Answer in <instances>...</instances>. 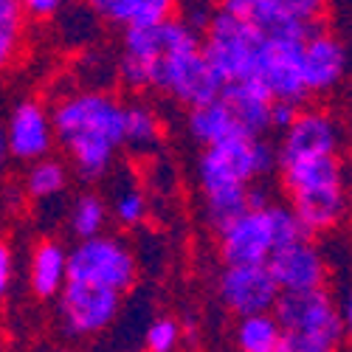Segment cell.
Returning <instances> with one entry per match:
<instances>
[{"label": "cell", "instance_id": "obj_16", "mask_svg": "<svg viewBox=\"0 0 352 352\" xmlns=\"http://www.w3.org/2000/svg\"><path fill=\"white\" fill-rule=\"evenodd\" d=\"M220 99L228 104L234 124H237L240 135L248 138H268L271 133V107L274 99L256 79H240L223 85Z\"/></svg>", "mask_w": 352, "mask_h": 352}, {"label": "cell", "instance_id": "obj_8", "mask_svg": "<svg viewBox=\"0 0 352 352\" xmlns=\"http://www.w3.org/2000/svg\"><path fill=\"white\" fill-rule=\"evenodd\" d=\"M274 203L265 209H248L217 231L223 265H265L271 259V254L279 248Z\"/></svg>", "mask_w": 352, "mask_h": 352}, {"label": "cell", "instance_id": "obj_22", "mask_svg": "<svg viewBox=\"0 0 352 352\" xmlns=\"http://www.w3.org/2000/svg\"><path fill=\"white\" fill-rule=\"evenodd\" d=\"M68 184H71V166L56 155H48L25 166L20 192L34 203H48L54 197H60L68 189Z\"/></svg>", "mask_w": 352, "mask_h": 352}, {"label": "cell", "instance_id": "obj_30", "mask_svg": "<svg viewBox=\"0 0 352 352\" xmlns=\"http://www.w3.org/2000/svg\"><path fill=\"white\" fill-rule=\"evenodd\" d=\"M271 3L287 20L316 28V25H324V14H327L330 0H271Z\"/></svg>", "mask_w": 352, "mask_h": 352}, {"label": "cell", "instance_id": "obj_36", "mask_svg": "<svg viewBox=\"0 0 352 352\" xmlns=\"http://www.w3.org/2000/svg\"><path fill=\"white\" fill-rule=\"evenodd\" d=\"M274 200L276 197L271 195V186H265L262 181L248 186V209H265V206H271Z\"/></svg>", "mask_w": 352, "mask_h": 352}, {"label": "cell", "instance_id": "obj_40", "mask_svg": "<svg viewBox=\"0 0 352 352\" xmlns=\"http://www.w3.org/2000/svg\"><path fill=\"white\" fill-rule=\"evenodd\" d=\"M0 352H6V349H3V346H0Z\"/></svg>", "mask_w": 352, "mask_h": 352}, {"label": "cell", "instance_id": "obj_25", "mask_svg": "<svg viewBox=\"0 0 352 352\" xmlns=\"http://www.w3.org/2000/svg\"><path fill=\"white\" fill-rule=\"evenodd\" d=\"M200 212H203V220H206V226L217 234L234 217H240L243 212H248V186L200 192Z\"/></svg>", "mask_w": 352, "mask_h": 352}, {"label": "cell", "instance_id": "obj_13", "mask_svg": "<svg viewBox=\"0 0 352 352\" xmlns=\"http://www.w3.org/2000/svg\"><path fill=\"white\" fill-rule=\"evenodd\" d=\"M274 102H290V104H307V87L302 74V43H285V40H268L265 51L259 56L256 76H254Z\"/></svg>", "mask_w": 352, "mask_h": 352}, {"label": "cell", "instance_id": "obj_15", "mask_svg": "<svg viewBox=\"0 0 352 352\" xmlns=\"http://www.w3.org/2000/svg\"><path fill=\"white\" fill-rule=\"evenodd\" d=\"M186 48H200V32L192 28L184 17H172L150 28H124L122 34V54L146 65L158 63L166 54Z\"/></svg>", "mask_w": 352, "mask_h": 352}, {"label": "cell", "instance_id": "obj_3", "mask_svg": "<svg viewBox=\"0 0 352 352\" xmlns=\"http://www.w3.org/2000/svg\"><path fill=\"white\" fill-rule=\"evenodd\" d=\"M265 43L268 37L256 32L251 23H243L220 9L212 12L206 28L200 32V51L223 85L254 79Z\"/></svg>", "mask_w": 352, "mask_h": 352}, {"label": "cell", "instance_id": "obj_7", "mask_svg": "<svg viewBox=\"0 0 352 352\" xmlns=\"http://www.w3.org/2000/svg\"><path fill=\"white\" fill-rule=\"evenodd\" d=\"M271 313L276 316L285 333L310 336L330 346H338L344 341L341 307L333 302L327 287L310 293H282Z\"/></svg>", "mask_w": 352, "mask_h": 352}, {"label": "cell", "instance_id": "obj_12", "mask_svg": "<svg viewBox=\"0 0 352 352\" xmlns=\"http://www.w3.org/2000/svg\"><path fill=\"white\" fill-rule=\"evenodd\" d=\"M3 138L9 158L20 164H34L40 158H48L56 146L51 110L37 99H20L6 116Z\"/></svg>", "mask_w": 352, "mask_h": 352}, {"label": "cell", "instance_id": "obj_37", "mask_svg": "<svg viewBox=\"0 0 352 352\" xmlns=\"http://www.w3.org/2000/svg\"><path fill=\"white\" fill-rule=\"evenodd\" d=\"M341 321H344V336L352 338V293H346V299L341 305Z\"/></svg>", "mask_w": 352, "mask_h": 352}, {"label": "cell", "instance_id": "obj_27", "mask_svg": "<svg viewBox=\"0 0 352 352\" xmlns=\"http://www.w3.org/2000/svg\"><path fill=\"white\" fill-rule=\"evenodd\" d=\"M23 34H25V12L20 0H0V74L17 63Z\"/></svg>", "mask_w": 352, "mask_h": 352}, {"label": "cell", "instance_id": "obj_14", "mask_svg": "<svg viewBox=\"0 0 352 352\" xmlns=\"http://www.w3.org/2000/svg\"><path fill=\"white\" fill-rule=\"evenodd\" d=\"M279 293H310L321 290L327 282V259L313 237H302L290 245H282L265 262Z\"/></svg>", "mask_w": 352, "mask_h": 352}, {"label": "cell", "instance_id": "obj_18", "mask_svg": "<svg viewBox=\"0 0 352 352\" xmlns=\"http://www.w3.org/2000/svg\"><path fill=\"white\" fill-rule=\"evenodd\" d=\"M68 282V248L56 237H43L28 254V290L43 302H54Z\"/></svg>", "mask_w": 352, "mask_h": 352}, {"label": "cell", "instance_id": "obj_35", "mask_svg": "<svg viewBox=\"0 0 352 352\" xmlns=\"http://www.w3.org/2000/svg\"><path fill=\"white\" fill-rule=\"evenodd\" d=\"M299 110H302L299 104H290V102H274V107H271V130L285 133V130L293 124V119H296V113H299Z\"/></svg>", "mask_w": 352, "mask_h": 352}, {"label": "cell", "instance_id": "obj_4", "mask_svg": "<svg viewBox=\"0 0 352 352\" xmlns=\"http://www.w3.org/2000/svg\"><path fill=\"white\" fill-rule=\"evenodd\" d=\"M68 279L110 287L124 293L138 282V259L127 240L116 234H99L94 240H79L68 248Z\"/></svg>", "mask_w": 352, "mask_h": 352}, {"label": "cell", "instance_id": "obj_24", "mask_svg": "<svg viewBox=\"0 0 352 352\" xmlns=\"http://www.w3.org/2000/svg\"><path fill=\"white\" fill-rule=\"evenodd\" d=\"M285 338V330L274 313H254L237 318L234 344L237 352H276Z\"/></svg>", "mask_w": 352, "mask_h": 352}, {"label": "cell", "instance_id": "obj_26", "mask_svg": "<svg viewBox=\"0 0 352 352\" xmlns=\"http://www.w3.org/2000/svg\"><path fill=\"white\" fill-rule=\"evenodd\" d=\"M107 206H110V217L127 231L141 228L146 223V217H150V197H146V192L138 181H119L116 184L113 200L107 203Z\"/></svg>", "mask_w": 352, "mask_h": 352}, {"label": "cell", "instance_id": "obj_1", "mask_svg": "<svg viewBox=\"0 0 352 352\" xmlns=\"http://www.w3.org/2000/svg\"><path fill=\"white\" fill-rule=\"evenodd\" d=\"M124 107L122 99L99 87L65 94L51 107L56 144L82 184L94 186L116 169V158L124 150Z\"/></svg>", "mask_w": 352, "mask_h": 352}, {"label": "cell", "instance_id": "obj_6", "mask_svg": "<svg viewBox=\"0 0 352 352\" xmlns=\"http://www.w3.org/2000/svg\"><path fill=\"white\" fill-rule=\"evenodd\" d=\"M54 302H56V318H60L63 336L68 341H82V338H94L104 333L119 318L124 296L110 287L68 279L63 293Z\"/></svg>", "mask_w": 352, "mask_h": 352}, {"label": "cell", "instance_id": "obj_2", "mask_svg": "<svg viewBox=\"0 0 352 352\" xmlns=\"http://www.w3.org/2000/svg\"><path fill=\"white\" fill-rule=\"evenodd\" d=\"M279 169L276 144L268 138L231 135L214 146H203L197 155V186L200 192L214 189H237L265 181Z\"/></svg>", "mask_w": 352, "mask_h": 352}, {"label": "cell", "instance_id": "obj_11", "mask_svg": "<svg viewBox=\"0 0 352 352\" xmlns=\"http://www.w3.org/2000/svg\"><path fill=\"white\" fill-rule=\"evenodd\" d=\"M279 296L268 265H223L217 274V299L237 318L271 313Z\"/></svg>", "mask_w": 352, "mask_h": 352}, {"label": "cell", "instance_id": "obj_38", "mask_svg": "<svg viewBox=\"0 0 352 352\" xmlns=\"http://www.w3.org/2000/svg\"><path fill=\"white\" fill-rule=\"evenodd\" d=\"M6 161H9V150H6V138H3V127H0V178L6 172Z\"/></svg>", "mask_w": 352, "mask_h": 352}, {"label": "cell", "instance_id": "obj_23", "mask_svg": "<svg viewBox=\"0 0 352 352\" xmlns=\"http://www.w3.org/2000/svg\"><path fill=\"white\" fill-rule=\"evenodd\" d=\"M68 231L71 237L79 243V240H94L99 234L107 231V223H110V206L107 200L99 195V192H79L71 206H68Z\"/></svg>", "mask_w": 352, "mask_h": 352}, {"label": "cell", "instance_id": "obj_21", "mask_svg": "<svg viewBox=\"0 0 352 352\" xmlns=\"http://www.w3.org/2000/svg\"><path fill=\"white\" fill-rule=\"evenodd\" d=\"M186 133L200 146H214V144H220L231 135H240L228 104L220 96L214 102H206V104H197V107L186 110Z\"/></svg>", "mask_w": 352, "mask_h": 352}, {"label": "cell", "instance_id": "obj_28", "mask_svg": "<svg viewBox=\"0 0 352 352\" xmlns=\"http://www.w3.org/2000/svg\"><path fill=\"white\" fill-rule=\"evenodd\" d=\"M178 12V0H133L124 28H150V25H161Z\"/></svg>", "mask_w": 352, "mask_h": 352}, {"label": "cell", "instance_id": "obj_17", "mask_svg": "<svg viewBox=\"0 0 352 352\" xmlns=\"http://www.w3.org/2000/svg\"><path fill=\"white\" fill-rule=\"evenodd\" d=\"M279 172H282V186L287 197L327 192V189H349V166L341 155L293 161L287 166H279Z\"/></svg>", "mask_w": 352, "mask_h": 352}, {"label": "cell", "instance_id": "obj_5", "mask_svg": "<svg viewBox=\"0 0 352 352\" xmlns=\"http://www.w3.org/2000/svg\"><path fill=\"white\" fill-rule=\"evenodd\" d=\"M150 91L169 96L172 102L189 107L214 102L223 91L220 76L212 71L200 48H186L161 56L158 63H153L150 74Z\"/></svg>", "mask_w": 352, "mask_h": 352}, {"label": "cell", "instance_id": "obj_34", "mask_svg": "<svg viewBox=\"0 0 352 352\" xmlns=\"http://www.w3.org/2000/svg\"><path fill=\"white\" fill-rule=\"evenodd\" d=\"M14 285V251L9 243L0 240V302H3Z\"/></svg>", "mask_w": 352, "mask_h": 352}, {"label": "cell", "instance_id": "obj_32", "mask_svg": "<svg viewBox=\"0 0 352 352\" xmlns=\"http://www.w3.org/2000/svg\"><path fill=\"white\" fill-rule=\"evenodd\" d=\"M276 352H336V346L324 344V341H316L310 336H299V333H285L282 344Z\"/></svg>", "mask_w": 352, "mask_h": 352}, {"label": "cell", "instance_id": "obj_10", "mask_svg": "<svg viewBox=\"0 0 352 352\" xmlns=\"http://www.w3.org/2000/svg\"><path fill=\"white\" fill-rule=\"evenodd\" d=\"M302 74L307 96H330L352 76V48L321 25L302 43Z\"/></svg>", "mask_w": 352, "mask_h": 352}, {"label": "cell", "instance_id": "obj_9", "mask_svg": "<svg viewBox=\"0 0 352 352\" xmlns=\"http://www.w3.org/2000/svg\"><path fill=\"white\" fill-rule=\"evenodd\" d=\"M344 146V130L341 122L324 107H310L305 104L293 124L279 133V166H287L293 161L305 158H321V155H341Z\"/></svg>", "mask_w": 352, "mask_h": 352}, {"label": "cell", "instance_id": "obj_29", "mask_svg": "<svg viewBox=\"0 0 352 352\" xmlns=\"http://www.w3.org/2000/svg\"><path fill=\"white\" fill-rule=\"evenodd\" d=\"M181 324L172 316H155L144 330V352H178Z\"/></svg>", "mask_w": 352, "mask_h": 352}, {"label": "cell", "instance_id": "obj_19", "mask_svg": "<svg viewBox=\"0 0 352 352\" xmlns=\"http://www.w3.org/2000/svg\"><path fill=\"white\" fill-rule=\"evenodd\" d=\"M287 200H290L287 206L293 209V214L299 217L302 228L307 231V237L336 228L349 214V206H352L349 189H327V192L293 195Z\"/></svg>", "mask_w": 352, "mask_h": 352}, {"label": "cell", "instance_id": "obj_20", "mask_svg": "<svg viewBox=\"0 0 352 352\" xmlns=\"http://www.w3.org/2000/svg\"><path fill=\"white\" fill-rule=\"evenodd\" d=\"M164 141V122L153 104L130 102L124 107V150L135 158L153 155Z\"/></svg>", "mask_w": 352, "mask_h": 352}, {"label": "cell", "instance_id": "obj_39", "mask_svg": "<svg viewBox=\"0 0 352 352\" xmlns=\"http://www.w3.org/2000/svg\"><path fill=\"white\" fill-rule=\"evenodd\" d=\"M56 352H71V349H56Z\"/></svg>", "mask_w": 352, "mask_h": 352}, {"label": "cell", "instance_id": "obj_31", "mask_svg": "<svg viewBox=\"0 0 352 352\" xmlns=\"http://www.w3.org/2000/svg\"><path fill=\"white\" fill-rule=\"evenodd\" d=\"M130 3H133V0H85L87 12H91L94 17L104 20L110 25H119V28H124Z\"/></svg>", "mask_w": 352, "mask_h": 352}, {"label": "cell", "instance_id": "obj_33", "mask_svg": "<svg viewBox=\"0 0 352 352\" xmlns=\"http://www.w3.org/2000/svg\"><path fill=\"white\" fill-rule=\"evenodd\" d=\"M25 17L32 20H51L65 9V0H20Z\"/></svg>", "mask_w": 352, "mask_h": 352}]
</instances>
